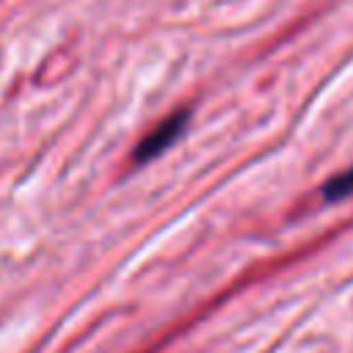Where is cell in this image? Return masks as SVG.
Segmentation results:
<instances>
[{
    "label": "cell",
    "mask_w": 353,
    "mask_h": 353,
    "mask_svg": "<svg viewBox=\"0 0 353 353\" xmlns=\"http://www.w3.org/2000/svg\"><path fill=\"white\" fill-rule=\"evenodd\" d=\"M188 119H190L188 110H176V113L165 116L152 132H146V138H141V143H138L135 152H132V160H135V163H146V160H154L157 154H163V152L185 132Z\"/></svg>",
    "instance_id": "6da1fadb"
},
{
    "label": "cell",
    "mask_w": 353,
    "mask_h": 353,
    "mask_svg": "<svg viewBox=\"0 0 353 353\" xmlns=\"http://www.w3.org/2000/svg\"><path fill=\"white\" fill-rule=\"evenodd\" d=\"M323 196H325L328 201H339V199L353 196V165H350L347 171L336 174V176L323 188Z\"/></svg>",
    "instance_id": "7a4b0ae2"
}]
</instances>
